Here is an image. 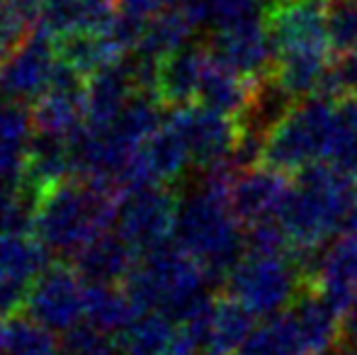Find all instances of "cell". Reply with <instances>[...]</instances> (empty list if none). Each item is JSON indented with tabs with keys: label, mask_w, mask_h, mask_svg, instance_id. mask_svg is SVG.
Here are the masks:
<instances>
[{
	"label": "cell",
	"mask_w": 357,
	"mask_h": 355,
	"mask_svg": "<svg viewBox=\"0 0 357 355\" xmlns=\"http://www.w3.org/2000/svg\"><path fill=\"white\" fill-rule=\"evenodd\" d=\"M195 24L185 17L180 10L165 8L160 15L151 17L146 22L142 44H139V56L144 59H155V61H163L165 56L180 52V49L188 47V39L192 37Z\"/></svg>",
	"instance_id": "26"
},
{
	"label": "cell",
	"mask_w": 357,
	"mask_h": 355,
	"mask_svg": "<svg viewBox=\"0 0 357 355\" xmlns=\"http://www.w3.org/2000/svg\"><path fill=\"white\" fill-rule=\"evenodd\" d=\"M229 297L241 302L253 317H278L299 299L306 280L291 256L273 258L245 253L226 278Z\"/></svg>",
	"instance_id": "7"
},
{
	"label": "cell",
	"mask_w": 357,
	"mask_h": 355,
	"mask_svg": "<svg viewBox=\"0 0 357 355\" xmlns=\"http://www.w3.org/2000/svg\"><path fill=\"white\" fill-rule=\"evenodd\" d=\"M212 52L219 61L248 78L263 81L273 71V42H270L263 15L221 24L216 29Z\"/></svg>",
	"instance_id": "13"
},
{
	"label": "cell",
	"mask_w": 357,
	"mask_h": 355,
	"mask_svg": "<svg viewBox=\"0 0 357 355\" xmlns=\"http://www.w3.org/2000/svg\"><path fill=\"white\" fill-rule=\"evenodd\" d=\"M139 253L119 234H102L75 256V270L90 285H112L127 280L139 263Z\"/></svg>",
	"instance_id": "20"
},
{
	"label": "cell",
	"mask_w": 357,
	"mask_h": 355,
	"mask_svg": "<svg viewBox=\"0 0 357 355\" xmlns=\"http://www.w3.org/2000/svg\"><path fill=\"white\" fill-rule=\"evenodd\" d=\"M142 161L153 185H173L183 178L185 168L192 161V153L173 122H165L142 149Z\"/></svg>",
	"instance_id": "22"
},
{
	"label": "cell",
	"mask_w": 357,
	"mask_h": 355,
	"mask_svg": "<svg viewBox=\"0 0 357 355\" xmlns=\"http://www.w3.org/2000/svg\"><path fill=\"white\" fill-rule=\"evenodd\" d=\"M253 314L234 297H219L214 302L209 355H238L243 343L255 331Z\"/></svg>",
	"instance_id": "25"
},
{
	"label": "cell",
	"mask_w": 357,
	"mask_h": 355,
	"mask_svg": "<svg viewBox=\"0 0 357 355\" xmlns=\"http://www.w3.org/2000/svg\"><path fill=\"white\" fill-rule=\"evenodd\" d=\"M73 178V161L68 139L34 134L24 156L22 188L29 190L34 197H42L56 185Z\"/></svg>",
	"instance_id": "19"
},
{
	"label": "cell",
	"mask_w": 357,
	"mask_h": 355,
	"mask_svg": "<svg viewBox=\"0 0 357 355\" xmlns=\"http://www.w3.org/2000/svg\"><path fill=\"white\" fill-rule=\"evenodd\" d=\"M209 59H212V49L197 47V44L195 47L188 44L180 52L165 56L158 66L155 100L160 105H173L175 109L192 105V100L199 95Z\"/></svg>",
	"instance_id": "18"
},
{
	"label": "cell",
	"mask_w": 357,
	"mask_h": 355,
	"mask_svg": "<svg viewBox=\"0 0 357 355\" xmlns=\"http://www.w3.org/2000/svg\"><path fill=\"white\" fill-rule=\"evenodd\" d=\"M328 163L357 176V98L335 103V129Z\"/></svg>",
	"instance_id": "30"
},
{
	"label": "cell",
	"mask_w": 357,
	"mask_h": 355,
	"mask_svg": "<svg viewBox=\"0 0 357 355\" xmlns=\"http://www.w3.org/2000/svg\"><path fill=\"white\" fill-rule=\"evenodd\" d=\"M37 202L39 199L29 190H24L22 185L10 190L5 197H0V236H8V234H32Z\"/></svg>",
	"instance_id": "31"
},
{
	"label": "cell",
	"mask_w": 357,
	"mask_h": 355,
	"mask_svg": "<svg viewBox=\"0 0 357 355\" xmlns=\"http://www.w3.org/2000/svg\"><path fill=\"white\" fill-rule=\"evenodd\" d=\"M343 232H345V236H355L357 239V202H355V207L350 209L348 219H345Z\"/></svg>",
	"instance_id": "40"
},
{
	"label": "cell",
	"mask_w": 357,
	"mask_h": 355,
	"mask_svg": "<svg viewBox=\"0 0 357 355\" xmlns=\"http://www.w3.org/2000/svg\"><path fill=\"white\" fill-rule=\"evenodd\" d=\"M144 312L137 307L127 289H117L112 285H88L85 287V319L90 326L105 333L127 331L139 322Z\"/></svg>",
	"instance_id": "23"
},
{
	"label": "cell",
	"mask_w": 357,
	"mask_h": 355,
	"mask_svg": "<svg viewBox=\"0 0 357 355\" xmlns=\"http://www.w3.org/2000/svg\"><path fill=\"white\" fill-rule=\"evenodd\" d=\"M61 351L63 355H122L119 338H112L90 324H78L63 333Z\"/></svg>",
	"instance_id": "34"
},
{
	"label": "cell",
	"mask_w": 357,
	"mask_h": 355,
	"mask_svg": "<svg viewBox=\"0 0 357 355\" xmlns=\"http://www.w3.org/2000/svg\"><path fill=\"white\" fill-rule=\"evenodd\" d=\"M335 129V103L326 98L296 100L282 119L268 132L260 163L284 176L326 163Z\"/></svg>",
	"instance_id": "6"
},
{
	"label": "cell",
	"mask_w": 357,
	"mask_h": 355,
	"mask_svg": "<svg viewBox=\"0 0 357 355\" xmlns=\"http://www.w3.org/2000/svg\"><path fill=\"white\" fill-rule=\"evenodd\" d=\"M207 275L202 266L178 243H165L139 258L124 280V289L142 312H160L180 322L199 299H204Z\"/></svg>",
	"instance_id": "4"
},
{
	"label": "cell",
	"mask_w": 357,
	"mask_h": 355,
	"mask_svg": "<svg viewBox=\"0 0 357 355\" xmlns=\"http://www.w3.org/2000/svg\"><path fill=\"white\" fill-rule=\"evenodd\" d=\"M56 63V44L44 34L32 32L0 68V98L15 103L39 100L52 86Z\"/></svg>",
	"instance_id": "12"
},
{
	"label": "cell",
	"mask_w": 357,
	"mask_h": 355,
	"mask_svg": "<svg viewBox=\"0 0 357 355\" xmlns=\"http://www.w3.org/2000/svg\"><path fill=\"white\" fill-rule=\"evenodd\" d=\"M37 29L54 44L73 34H102L117 10L109 0H37Z\"/></svg>",
	"instance_id": "14"
},
{
	"label": "cell",
	"mask_w": 357,
	"mask_h": 355,
	"mask_svg": "<svg viewBox=\"0 0 357 355\" xmlns=\"http://www.w3.org/2000/svg\"><path fill=\"white\" fill-rule=\"evenodd\" d=\"M49 263V248L32 234L0 236V282L34 285Z\"/></svg>",
	"instance_id": "24"
},
{
	"label": "cell",
	"mask_w": 357,
	"mask_h": 355,
	"mask_svg": "<svg viewBox=\"0 0 357 355\" xmlns=\"http://www.w3.org/2000/svg\"><path fill=\"white\" fill-rule=\"evenodd\" d=\"M170 122L180 129L199 168H214L219 163L234 161L241 142L238 119L209 109L204 105H188L170 112Z\"/></svg>",
	"instance_id": "10"
},
{
	"label": "cell",
	"mask_w": 357,
	"mask_h": 355,
	"mask_svg": "<svg viewBox=\"0 0 357 355\" xmlns=\"http://www.w3.org/2000/svg\"><path fill=\"white\" fill-rule=\"evenodd\" d=\"M243 246L245 253H255V256L284 258L291 253L289 234L284 232L280 219H268V222H258L253 227H248L245 229Z\"/></svg>",
	"instance_id": "33"
},
{
	"label": "cell",
	"mask_w": 357,
	"mask_h": 355,
	"mask_svg": "<svg viewBox=\"0 0 357 355\" xmlns=\"http://www.w3.org/2000/svg\"><path fill=\"white\" fill-rule=\"evenodd\" d=\"M32 124L37 134L71 139L85 127V88H49L34 100Z\"/></svg>",
	"instance_id": "21"
},
{
	"label": "cell",
	"mask_w": 357,
	"mask_h": 355,
	"mask_svg": "<svg viewBox=\"0 0 357 355\" xmlns=\"http://www.w3.org/2000/svg\"><path fill=\"white\" fill-rule=\"evenodd\" d=\"M209 10H212V20L221 27V24L258 17L260 0H209Z\"/></svg>",
	"instance_id": "36"
},
{
	"label": "cell",
	"mask_w": 357,
	"mask_h": 355,
	"mask_svg": "<svg viewBox=\"0 0 357 355\" xmlns=\"http://www.w3.org/2000/svg\"><path fill=\"white\" fill-rule=\"evenodd\" d=\"M291 183L284 173L273 171L268 166L241 168L229 192V209L236 222L245 229L268 219H280L287 199L291 195Z\"/></svg>",
	"instance_id": "11"
},
{
	"label": "cell",
	"mask_w": 357,
	"mask_h": 355,
	"mask_svg": "<svg viewBox=\"0 0 357 355\" xmlns=\"http://www.w3.org/2000/svg\"><path fill=\"white\" fill-rule=\"evenodd\" d=\"M24 312L47 331H71L85 317V287L78 270L54 263L34 280Z\"/></svg>",
	"instance_id": "9"
},
{
	"label": "cell",
	"mask_w": 357,
	"mask_h": 355,
	"mask_svg": "<svg viewBox=\"0 0 357 355\" xmlns=\"http://www.w3.org/2000/svg\"><path fill=\"white\" fill-rule=\"evenodd\" d=\"M238 355H309L291 309L270 317L250 333Z\"/></svg>",
	"instance_id": "27"
},
{
	"label": "cell",
	"mask_w": 357,
	"mask_h": 355,
	"mask_svg": "<svg viewBox=\"0 0 357 355\" xmlns=\"http://www.w3.org/2000/svg\"><path fill=\"white\" fill-rule=\"evenodd\" d=\"M122 192L107 183L66 180L37 202L34 236L61 256H78L119 219Z\"/></svg>",
	"instance_id": "2"
},
{
	"label": "cell",
	"mask_w": 357,
	"mask_h": 355,
	"mask_svg": "<svg viewBox=\"0 0 357 355\" xmlns=\"http://www.w3.org/2000/svg\"><path fill=\"white\" fill-rule=\"evenodd\" d=\"M29 289H32V285L0 282V322L3 319H17L27 309Z\"/></svg>",
	"instance_id": "37"
},
{
	"label": "cell",
	"mask_w": 357,
	"mask_h": 355,
	"mask_svg": "<svg viewBox=\"0 0 357 355\" xmlns=\"http://www.w3.org/2000/svg\"><path fill=\"white\" fill-rule=\"evenodd\" d=\"M263 22L273 42L270 81L291 100L314 98L331 68L328 0H268Z\"/></svg>",
	"instance_id": "1"
},
{
	"label": "cell",
	"mask_w": 357,
	"mask_h": 355,
	"mask_svg": "<svg viewBox=\"0 0 357 355\" xmlns=\"http://www.w3.org/2000/svg\"><path fill=\"white\" fill-rule=\"evenodd\" d=\"M134 95H139L134 63L119 61L98 71L85 86V124L93 129L109 127Z\"/></svg>",
	"instance_id": "17"
},
{
	"label": "cell",
	"mask_w": 357,
	"mask_h": 355,
	"mask_svg": "<svg viewBox=\"0 0 357 355\" xmlns=\"http://www.w3.org/2000/svg\"><path fill=\"white\" fill-rule=\"evenodd\" d=\"M170 3H173V0H119V10L132 15V17L149 22L151 17L163 13Z\"/></svg>",
	"instance_id": "38"
},
{
	"label": "cell",
	"mask_w": 357,
	"mask_h": 355,
	"mask_svg": "<svg viewBox=\"0 0 357 355\" xmlns=\"http://www.w3.org/2000/svg\"><path fill=\"white\" fill-rule=\"evenodd\" d=\"M340 346L348 353L357 355V299L348 307V312L340 317Z\"/></svg>",
	"instance_id": "39"
},
{
	"label": "cell",
	"mask_w": 357,
	"mask_h": 355,
	"mask_svg": "<svg viewBox=\"0 0 357 355\" xmlns=\"http://www.w3.org/2000/svg\"><path fill=\"white\" fill-rule=\"evenodd\" d=\"M263 83L265 78L258 81V78H248L243 73L234 71L224 61H219L212 52V59L207 63V71H204L197 98L202 100L204 107L216 109V112L241 122L255 107V103L260 98V90H263Z\"/></svg>",
	"instance_id": "16"
},
{
	"label": "cell",
	"mask_w": 357,
	"mask_h": 355,
	"mask_svg": "<svg viewBox=\"0 0 357 355\" xmlns=\"http://www.w3.org/2000/svg\"><path fill=\"white\" fill-rule=\"evenodd\" d=\"M316 95L333 100V103L345 98H357V52L335 56Z\"/></svg>",
	"instance_id": "35"
},
{
	"label": "cell",
	"mask_w": 357,
	"mask_h": 355,
	"mask_svg": "<svg viewBox=\"0 0 357 355\" xmlns=\"http://www.w3.org/2000/svg\"><path fill=\"white\" fill-rule=\"evenodd\" d=\"M37 0H0V68L37 29Z\"/></svg>",
	"instance_id": "29"
},
{
	"label": "cell",
	"mask_w": 357,
	"mask_h": 355,
	"mask_svg": "<svg viewBox=\"0 0 357 355\" xmlns=\"http://www.w3.org/2000/svg\"><path fill=\"white\" fill-rule=\"evenodd\" d=\"M175 241L202 266L207 282H226L243 253L238 222L226 199L199 190L180 207Z\"/></svg>",
	"instance_id": "5"
},
{
	"label": "cell",
	"mask_w": 357,
	"mask_h": 355,
	"mask_svg": "<svg viewBox=\"0 0 357 355\" xmlns=\"http://www.w3.org/2000/svg\"><path fill=\"white\" fill-rule=\"evenodd\" d=\"M355 202L357 176L353 173L328 161L301 171L280 214L291 248L324 251V243L345 227Z\"/></svg>",
	"instance_id": "3"
},
{
	"label": "cell",
	"mask_w": 357,
	"mask_h": 355,
	"mask_svg": "<svg viewBox=\"0 0 357 355\" xmlns=\"http://www.w3.org/2000/svg\"><path fill=\"white\" fill-rule=\"evenodd\" d=\"M175 326L165 314L149 312L119 336L122 355H168Z\"/></svg>",
	"instance_id": "28"
},
{
	"label": "cell",
	"mask_w": 357,
	"mask_h": 355,
	"mask_svg": "<svg viewBox=\"0 0 357 355\" xmlns=\"http://www.w3.org/2000/svg\"><path fill=\"white\" fill-rule=\"evenodd\" d=\"M328 42L335 56L357 52V0H328Z\"/></svg>",
	"instance_id": "32"
},
{
	"label": "cell",
	"mask_w": 357,
	"mask_h": 355,
	"mask_svg": "<svg viewBox=\"0 0 357 355\" xmlns=\"http://www.w3.org/2000/svg\"><path fill=\"white\" fill-rule=\"evenodd\" d=\"M178 195L170 188L155 185V188L137 190L122 197L117 234L139 256H146L170 243L178 227Z\"/></svg>",
	"instance_id": "8"
},
{
	"label": "cell",
	"mask_w": 357,
	"mask_h": 355,
	"mask_svg": "<svg viewBox=\"0 0 357 355\" xmlns=\"http://www.w3.org/2000/svg\"><path fill=\"white\" fill-rule=\"evenodd\" d=\"M309 289L316 292L338 314H345L357 299V239H338L321 253Z\"/></svg>",
	"instance_id": "15"
}]
</instances>
